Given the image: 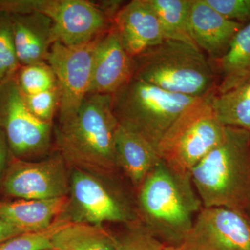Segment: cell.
<instances>
[{"label":"cell","mask_w":250,"mask_h":250,"mask_svg":"<svg viewBox=\"0 0 250 250\" xmlns=\"http://www.w3.org/2000/svg\"><path fill=\"white\" fill-rule=\"evenodd\" d=\"M67 202L68 196L52 200H0V219L24 232L41 231L62 216Z\"/></svg>","instance_id":"cell-18"},{"label":"cell","mask_w":250,"mask_h":250,"mask_svg":"<svg viewBox=\"0 0 250 250\" xmlns=\"http://www.w3.org/2000/svg\"><path fill=\"white\" fill-rule=\"evenodd\" d=\"M0 127L16 159L45 158L52 147L53 123L41 121L31 113L16 75L0 83Z\"/></svg>","instance_id":"cell-9"},{"label":"cell","mask_w":250,"mask_h":250,"mask_svg":"<svg viewBox=\"0 0 250 250\" xmlns=\"http://www.w3.org/2000/svg\"><path fill=\"white\" fill-rule=\"evenodd\" d=\"M55 250H117L115 236L103 225L70 223L52 239Z\"/></svg>","instance_id":"cell-20"},{"label":"cell","mask_w":250,"mask_h":250,"mask_svg":"<svg viewBox=\"0 0 250 250\" xmlns=\"http://www.w3.org/2000/svg\"><path fill=\"white\" fill-rule=\"evenodd\" d=\"M16 78L24 95H34L58 87L53 70L47 62L20 67Z\"/></svg>","instance_id":"cell-23"},{"label":"cell","mask_w":250,"mask_h":250,"mask_svg":"<svg viewBox=\"0 0 250 250\" xmlns=\"http://www.w3.org/2000/svg\"><path fill=\"white\" fill-rule=\"evenodd\" d=\"M116 154L118 167L124 171L138 189L161 161L154 146L137 133L120 124L116 135Z\"/></svg>","instance_id":"cell-17"},{"label":"cell","mask_w":250,"mask_h":250,"mask_svg":"<svg viewBox=\"0 0 250 250\" xmlns=\"http://www.w3.org/2000/svg\"><path fill=\"white\" fill-rule=\"evenodd\" d=\"M12 155L3 129L0 127V181L3 176L11 160Z\"/></svg>","instance_id":"cell-29"},{"label":"cell","mask_w":250,"mask_h":250,"mask_svg":"<svg viewBox=\"0 0 250 250\" xmlns=\"http://www.w3.org/2000/svg\"><path fill=\"white\" fill-rule=\"evenodd\" d=\"M113 25L132 58L166 40L157 14L148 0H134L123 5Z\"/></svg>","instance_id":"cell-14"},{"label":"cell","mask_w":250,"mask_h":250,"mask_svg":"<svg viewBox=\"0 0 250 250\" xmlns=\"http://www.w3.org/2000/svg\"><path fill=\"white\" fill-rule=\"evenodd\" d=\"M105 176L70 167L68 202L61 217L72 223L95 225L137 221L129 202Z\"/></svg>","instance_id":"cell-8"},{"label":"cell","mask_w":250,"mask_h":250,"mask_svg":"<svg viewBox=\"0 0 250 250\" xmlns=\"http://www.w3.org/2000/svg\"><path fill=\"white\" fill-rule=\"evenodd\" d=\"M212 105L215 116L224 126L250 132V80L227 93L213 95Z\"/></svg>","instance_id":"cell-21"},{"label":"cell","mask_w":250,"mask_h":250,"mask_svg":"<svg viewBox=\"0 0 250 250\" xmlns=\"http://www.w3.org/2000/svg\"><path fill=\"white\" fill-rule=\"evenodd\" d=\"M220 80L218 95L250 80V22L237 33L225 54L218 59Z\"/></svg>","instance_id":"cell-19"},{"label":"cell","mask_w":250,"mask_h":250,"mask_svg":"<svg viewBox=\"0 0 250 250\" xmlns=\"http://www.w3.org/2000/svg\"><path fill=\"white\" fill-rule=\"evenodd\" d=\"M133 60L134 78L166 91L194 98L213 92L214 72L197 46L166 39Z\"/></svg>","instance_id":"cell-4"},{"label":"cell","mask_w":250,"mask_h":250,"mask_svg":"<svg viewBox=\"0 0 250 250\" xmlns=\"http://www.w3.org/2000/svg\"><path fill=\"white\" fill-rule=\"evenodd\" d=\"M0 11L45 15L52 21L55 42L68 46L94 40L113 26L95 2L85 0H0Z\"/></svg>","instance_id":"cell-7"},{"label":"cell","mask_w":250,"mask_h":250,"mask_svg":"<svg viewBox=\"0 0 250 250\" xmlns=\"http://www.w3.org/2000/svg\"><path fill=\"white\" fill-rule=\"evenodd\" d=\"M244 25L224 17L205 0H192L190 31L192 41L213 59L218 60L223 57Z\"/></svg>","instance_id":"cell-15"},{"label":"cell","mask_w":250,"mask_h":250,"mask_svg":"<svg viewBox=\"0 0 250 250\" xmlns=\"http://www.w3.org/2000/svg\"><path fill=\"white\" fill-rule=\"evenodd\" d=\"M117 250H163L165 244L141 222L129 224L124 233L115 236Z\"/></svg>","instance_id":"cell-26"},{"label":"cell","mask_w":250,"mask_h":250,"mask_svg":"<svg viewBox=\"0 0 250 250\" xmlns=\"http://www.w3.org/2000/svg\"><path fill=\"white\" fill-rule=\"evenodd\" d=\"M119 126L111 95L88 94L75 115L54 128L58 153L70 167L106 175L116 170Z\"/></svg>","instance_id":"cell-1"},{"label":"cell","mask_w":250,"mask_h":250,"mask_svg":"<svg viewBox=\"0 0 250 250\" xmlns=\"http://www.w3.org/2000/svg\"><path fill=\"white\" fill-rule=\"evenodd\" d=\"M111 97L119 124L137 133L156 149L174 122L200 98L170 93L134 77Z\"/></svg>","instance_id":"cell-5"},{"label":"cell","mask_w":250,"mask_h":250,"mask_svg":"<svg viewBox=\"0 0 250 250\" xmlns=\"http://www.w3.org/2000/svg\"><path fill=\"white\" fill-rule=\"evenodd\" d=\"M24 232L23 230L0 219V246L5 242Z\"/></svg>","instance_id":"cell-30"},{"label":"cell","mask_w":250,"mask_h":250,"mask_svg":"<svg viewBox=\"0 0 250 250\" xmlns=\"http://www.w3.org/2000/svg\"><path fill=\"white\" fill-rule=\"evenodd\" d=\"M138 200L143 225L170 246L182 243L202 210L191 177L174 172L162 160L140 187Z\"/></svg>","instance_id":"cell-3"},{"label":"cell","mask_w":250,"mask_h":250,"mask_svg":"<svg viewBox=\"0 0 250 250\" xmlns=\"http://www.w3.org/2000/svg\"><path fill=\"white\" fill-rule=\"evenodd\" d=\"M10 15L21 66L47 62L49 50L55 42L52 21L39 13Z\"/></svg>","instance_id":"cell-16"},{"label":"cell","mask_w":250,"mask_h":250,"mask_svg":"<svg viewBox=\"0 0 250 250\" xmlns=\"http://www.w3.org/2000/svg\"><path fill=\"white\" fill-rule=\"evenodd\" d=\"M57 153L41 159L27 161L12 156L0 181L6 196L23 200H52L68 196L70 171Z\"/></svg>","instance_id":"cell-10"},{"label":"cell","mask_w":250,"mask_h":250,"mask_svg":"<svg viewBox=\"0 0 250 250\" xmlns=\"http://www.w3.org/2000/svg\"><path fill=\"white\" fill-rule=\"evenodd\" d=\"M177 247L181 250H250V221L229 208H202Z\"/></svg>","instance_id":"cell-12"},{"label":"cell","mask_w":250,"mask_h":250,"mask_svg":"<svg viewBox=\"0 0 250 250\" xmlns=\"http://www.w3.org/2000/svg\"><path fill=\"white\" fill-rule=\"evenodd\" d=\"M213 9L230 21L250 22V0H205Z\"/></svg>","instance_id":"cell-28"},{"label":"cell","mask_w":250,"mask_h":250,"mask_svg":"<svg viewBox=\"0 0 250 250\" xmlns=\"http://www.w3.org/2000/svg\"><path fill=\"white\" fill-rule=\"evenodd\" d=\"M163 250H181L177 246H170V245H165Z\"/></svg>","instance_id":"cell-31"},{"label":"cell","mask_w":250,"mask_h":250,"mask_svg":"<svg viewBox=\"0 0 250 250\" xmlns=\"http://www.w3.org/2000/svg\"><path fill=\"white\" fill-rule=\"evenodd\" d=\"M54 250V249H49V250Z\"/></svg>","instance_id":"cell-32"},{"label":"cell","mask_w":250,"mask_h":250,"mask_svg":"<svg viewBox=\"0 0 250 250\" xmlns=\"http://www.w3.org/2000/svg\"><path fill=\"white\" fill-rule=\"evenodd\" d=\"M134 60L113 25L99 37L88 94L113 95L133 77Z\"/></svg>","instance_id":"cell-13"},{"label":"cell","mask_w":250,"mask_h":250,"mask_svg":"<svg viewBox=\"0 0 250 250\" xmlns=\"http://www.w3.org/2000/svg\"><path fill=\"white\" fill-rule=\"evenodd\" d=\"M24 97L28 108L34 116L41 121L52 123L59 110L58 87L34 95H24Z\"/></svg>","instance_id":"cell-27"},{"label":"cell","mask_w":250,"mask_h":250,"mask_svg":"<svg viewBox=\"0 0 250 250\" xmlns=\"http://www.w3.org/2000/svg\"><path fill=\"white\" fill-rule=\"evenodd\" d=\"M21 66L15 47L11 15L0 11V83L16 75Z\"/></svg>","instance_id":"cell-25"},{"label":"cell","mask_w":250,"mask_h":250,"mask_svg":"<svg viewBox=\"0 0 250 250\" xmlns=\"http://www.w3.org/2000/svg\"><path fill=\"white\" fill-rule=\"evenodd\" d=\"M213 92L188 107L171 125L156 147L161 160L177 173L192 169L223 139L225 126L215 116Z\"/></svg>","instance_id":"cell-6"},{"label":"cell","mask_w":250,"mask_h":250,"mask_svg":"<svg viewBox=\"0 0 250 250\" xmlns=\"http://www.w3.org/2000/svg\"><path fill=\"white\" fill-rule=\"evenodd\" d=\"M71 223L59 217L45 229L34 232H26L14 237L0 246V250H46L53 249L52 237L59 230Z\"/></svg>","instance_id":"cell-24"},{"label":"cell","mask_w":250,"mask_h":250,"mask_svg":"<svg viewBox=\"0 0 250 250\" xmlns=\"http://www.w3.org/2000/svg\"><path fill=\"white\" fill-rule=\"evenodd\" d=\"M148 1L157 14L166 39L195 45L190 31L192 0H148Z\"/></svg>","instance_id":"cell-22"},{"label":"cell","mask_w":250,"mask_h":250,"mask_svg":"<svg viewBox=\"0 0 250 250\" xmlns=\"http://www.w3.org/2000/svg\"><path fill=\"white\" fill-rule=\"evenodd\" d=\"M99 37L80 45L55 42L51 47L47 62L53 70L58 86V123L75 116L88 95Z\"/></svg>","instance_id":"cell-11"},{"label":"cell","mask_w":250,"mask_h":250,"mask_svg":"<svg viewBox=\"0 0 250 250\" xmlns=\"http://www.w3.org/2000/svg\"><path fill=\"white\" fill-rule=\"evenodd\" d=\"M204 208L250 210V132L225 126L223 139L191 172Z\"/></svg>","instance_id":"cell-2"}]
</instances>
